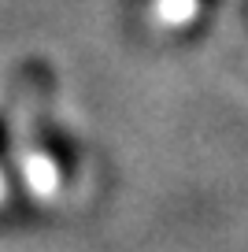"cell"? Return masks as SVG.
<instances>
[{
	"mask_svg": "<svg viewBox=\"0 0 248 252\" xmlns=\"http://www.w3.org/2000/svg\"><path fill=\"white\" fill-rule=\"evenodd\" d=\"M19 167H23V178H26V186H30V193L52 197L56 189H60V171H56V163L45 156V152L23 149L19 152Z\"/></svg>",
	"mask_w": 248,
	"mask_h": 252,
	"instance_id": "6da1fadb",
	"label": "cell"
},
{
	"mask_svg": "<svg viewBox=\"0 0 248 252\" xmlns=\"http://www.w3.org/2000/svg\"><path fill=\"white\" fill-rule=\"evenodd\" d=\"M4 197H8V182H4V174H0V204H4Z\"/></svg>",
	"mask_w": 248,
	"mask_h": 252,
	"instance_id": "7a4b0ae2",
	"label": "cell"
}]
</instances>
